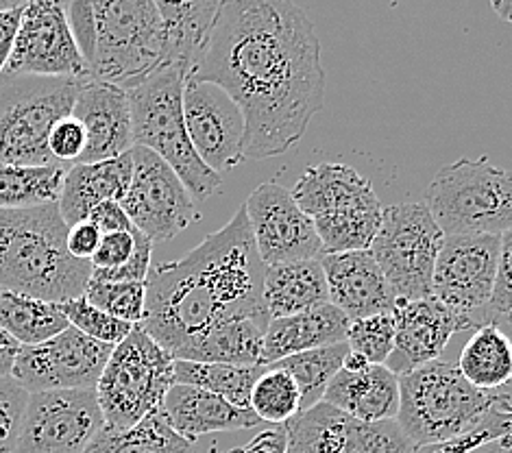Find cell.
Returning <instances> with one entry per match:
<instances>
[{"label":"cell","mask_w":512,"mask_h":453,"mask_svg":"<svg viewBox=\"0 0 512 453\" xmlns=\"http://www.w3.org/2000/svg\"><path fill=\"white\" fill-rule=\"evenodd\" d=\"M188 79L221 85L240 105L255 162L299 144L325 103L319 35L295 0H227Z\"/></svg>","instance_id":"6da1fadb"},{"label":"cell","mask_w":512,"mask_h":453,"mask_svg":"<svg viewBox=\"0 0 512 453\" xmlns=\"http://www.w3.org/2000/svg\"><path fill=\"white\" fill-rule=\"evenodd\" d=\"M264 273L247 210L240 205L199 247L175 262L151 266L140 327L175 358L218 325L242 318L271 321Z\"/></svg>","instance_id":"7a4b0ae2"},{"label":"cell","mask_w":512,"mask_h":453,"mask_svg":"<svg viewBox=\"0 0 512 453\" xmlns=\"http://www.w3.org/2000/svg\"><path fill=\"white\" fill-rule=\"evenodd\" d=\"M90 79L129 88L166 64V33L153 0H64Z\"/></svg>","instance_id":"3957f363"},{"label":"cell","mask_w":512,"mask_h":453,"mask_svg":"<svg viewBox=\"0 0 512 453\" xmlns=\"http://www.w3.org/2000/svg\"><path fill=\"white\" fill-rule=\"evenodd\" d=\"M68 229L57 203L0 210V288L51 303L83 297L92 264L70 255Z\"/></svg>","instance_id":"277c9868"},{"label":"cell","mask_w":512,"mask_h":453,"mask_svg":"<svg viewBox=\"0 0 512 453\" xmlns=\"http://www.w3.org/2000/svg\"><path fill=\"white\" fill-rule=\"evenodd\" d=\"M186 79L184 66L162 64L125 88L131 107V136L133 146H144L170 164L194 201H205L223 186V175L207 168L190 142L184 116Z\"/></svg>","instance_id":"5b68a950"},{"label":"cell","mask_w":512,"mask_h":453,"mask_svg":"<svg viewBox=\"0 0 512 453\" xmlns=\"http://www.w3.org/2000/svg\"><path fill=\"white\" fill-rule=\"evenodd\" d=\"M290 192L314 220L323 253L371 249L384 207L373 183L356 168L340 162L308 166Z\"/></svg>","instance_id":"8992f818"},{"label":"cell","mask_w":512,"mask_h":453,"mask_svg":"<svg viewBox=\"0 0 512 453\" xmlns=\"http://www.w3.org/2000/svg\"><path fill=\"white\" fill-rule=\"evenodd\" d=\"M397 423L414 445L441 443L475 430L506 395L469 384L456 364L434 360L399 375Z\"/></svg>","instance_id":"52a82bcc"},{"label":"cell","mask_w":512,"mask_h":453,"mask_svg":"<svg viewBox=\"0 0 512 453\" xmlns=\"http://www.w3.org/2000/svg\"><path fill=\"white\" fill-rule=\"evenodd\" d=\"M425 205L445 236H502L512 227V170L460 157L438 170Z\"/></svg>","instance_id":"ba28073f"},{"label":"cell","mask_w":512,"mask_h":453,"mask_svg":"<svg viewBox=\"0 0 512 453\" xmlns=\"http://www.w3.org/2000/svg\"><path fill=\"white\" fill-rule=\"evenodd\" d=\"M79 79L0 75V164H59L48 151L57 120L72 114Z\"/></svg>","instance_id":"9c48e42d"},{"label":"cell","mask_w":512,"mask_h":453,"mask_svg":"<svg viewBox=\"0 0 512 453\" xmlns=\"http://www.w3.org/2000/svg\"><path fill=\"white\" fill-rule=\"evenodd\" d=\"M175 386V358L144 332L140 325L114 347L96 384L105 425L114 430L144 421L160 410Z\"/></svg>","instance_id":"30bf717a"},{"label":"cell","mask_w":512,"mask_h":453,"mask_svg":"<svg viewBox=\"0 0 512 453\" xmlns=\"http://www.w3.org/2000/svg\"><path fill=\"white\" fill-rule=\"evenodd\" d=\"M443 242V229L425 203L386 207L371 253L397 299L414 301L432 295L434 266Z\"/></svg>","instance_id":"8fae6325"},{"label":"cell","mask_w":512,"mask_h":453,"mask_svg":"<svg viewBox=\"0 0 512 453\" xmlns=\"http://www.w3.org/2000/svg\"><path fill=\"white\" fill-rule=\"evenodd\" d=\"M499 238L445 236L432 277V297L454 312L465 332L493 323L491 301L497 279Z\"/></svg>","instance_id":"7c38bea8"},{"label":"cell","mask_w":512,"mask_h":453,"mask_svg":"<svg viewBox=\"0 0 512 453\" xmlns=\"http://www.w3.org/2000/svg\"><path fill=\"white\" fill-rule=\"evenodd\" d=\"M131 155L133 177L120 205L133 227L155 244L173 240L190 225L199 223L197 201L170 164L144 146H133Z\"/></svg>","instance_id":"4fadbf2b"},{"label":"cell","mask_w":512,"mask_h":453,"mask_svg":"<svg viewBox=\"0 0 512 453\" xmlns=\"http://www.w3.org/2000/svg\"><path fill=\"white\" fill-rule=\"evenodd\" d=\"M103 427L96 388L29 393L16 453H83Z\"/></svg>","instance_id":"5bb4252c"},{"label":"cell","mask_w":512,"mask_h":453,"mask_svg":"<svg viewBox=\"0 0 512 453\" xmlns=\"http://www.w3.org/2000/svg\"><path fill=\"white\" fill-rule=\"evenodd\" d=\"M7 75L90 79L88 64L70 31L64 0H29L22 7L20 27Z\"/></svg>","instance_id":"9a60e30c"},{"label":"cell","mask_w":512,"mask_h":453,"mask_svg":"<svg viewBox=\"0 0 512 453\" xmlns=\"http://www.w3.org/2000/svg\"><path fill=\"white\" fill-rule=\"evenodd\" d=\"M288 453H414L395 419L367 423L319 401L284 423Z\"/></svg>","instance_id":"2e32d148"},{"label":"cell","mask_w":512,"mask_h":453,"mask_svg":"<svg viewBox=\"0 0 512 453\" xmlns=\"http://www.w3.org/2000/svg\"><path fill=\"white\" fill-rule=\"evenodd\" d=\"M114 347L68 327L40 345L22 347L14 366L16 382L29 393L96 388Z\"/></svg>","instance_id":"e0dca14e"},{"label":"cell","mask_w":512,"mask_h":453,"mask_svg":"<svg viewBox=\"0 0 512 453\" xmlns=\"http://www.w3.org/2000/svg\"><path fill=\"white\" fill-rule=\"evenodd\" d=\"M245 210L264 266L321 260L323 244L314 220L277 181L260 183L245 201Z\"/></svg>","instance_id":"ac0fdd59"},{"label":"cell","mask_w":512,"mask_h":453,"mask_svg":"<svg viewBox=\"0 0 512 453\" xmlns=\"http://www.w3.org/2000/svg\"><path fill=\"white\" fill-rule=\"evenodd\" d=\"M184 116L190 142L207 168L223 175L245 162V114L221 85L186 79Z\"/></svg>","instance_id":"d6986e66"},{"label":"cell","mask_w":512,"mask_h":453,"mask_svg":"<svg viewBox=\"0 0 512 453\" xmlns=\"http://www.w3.org/2000/svg\"><path fill=\"white\" fill-rule=\"evenodd\" d=\"M395 349L386 366L397 375L441 358L449 340L465 332L460 318L436 297L397 299L395 303Z\"/></svg>","instance_id":"ffe728a7"},{"label":"cell","mask_w":512,"mask_h":453,"mask_svg":"<svg viewBox=\"0 0 512 453\" xmlns=\"http://www.w3.org/2000/svg\"><path fill=\"white\" fill-rule=\"evenodd\" d=\"M75 116L88 133V146L77 164L105 162L133 149L131 107L127 90L99 79H85L79 88Z\"/></svg>","instance_id":"44dd1931"},{"label":"cell","mask_w":512,"mask_h":453,"mask_svg":"<svg viewBox=\"0 0 512 453\" xmlns=\"http://www.w3.org/2000/svg\"><path fill=\"white\" fill-rule=\"evenodd\" d=\"M321 266L327 279L329 303L343 310L349 321L375 314H393L397 297L390 290L371 249L323 253Z\"/></svg>","instance_id":"7402d4cb"},{"label":"cell","mask_w":512,"mask_h":453,"mask_svg":"<svg viewBox=\"0 0 512 453\" xmlns=\"http://www.w3.org/2000/svg\"><path fill=\"white\" fill-rule=\"evenodd\" d=\"M162 412L168 425L190 443L207 434L251 430L262 423L251 408H238L210 390L188 384H175L168 390Z\"/></svg>","instance_id":"603a6c76"},{"label":"cell","mask_w":512,"mask_h":453,"mask_svg":"<svg viewBox=\"0 0 512 453\" xmlns=\"http://www.w3.org/2000/svg\"><path fill=\"white\" fill-rule=\"evenodd\" d=\"M351 321L334 303L316 305L301 314L271 318L266 327L262 364L268 366L303 351L347 342Z\"/></svg>","instance_id":"cb8c5ba5"},{"label":"cell","mask_w":512,"mask_h":453,"mask_svg":"<svg viewBox=\"0 0 512 453\" xmlns=\"http://www.w3.org/2000/svg\"><path fill=\"white\" fill-rule=\"evenodd\" d=\"M133 177V155L131 151L92 164H72L64 179L62 197H59V212L70 225L88 220L96 205L105 201H123Z\"/></svg>","instance_id":"d4e9b609"},{"label":"cell","mask_w":512,"mask_h":453,"mask_svg":"<svg viewBox=\"0 0 512 453\" xmlns=\"http://www.w3.org/2000/svg\"><path fill=\"white\" fill-rule=\"evenodd\" d=\"M323 401L367 423L397 419L399 375L386 364H369L362 371L343 369L329 382Z\"/></svg>","instance_id":"484cf974"},{"label":"cell","mask_w":512,"mask_h":453,"mask_svg":"<svg viewBox=\"0 0 512 453\" xmlns=\"http://www.w3.org/2000/svg\"><path fill=\"white\" fill-rule=\"evenodd\" d=\"M166 33V64L188 72L199 59L214 22L227 0H153Z\"/></svg>","instance_id":"4316f807"},{"label":"cell","mask_w":512,"mask_h":453,"mask_svg":"<svg viewBox=\"0 0 512 453\" xmlns=\"http://www.w3.org/2000/svg\"><path fill=\"white\" fill-rule=\"evenodd\" d=\"M264 303L271 318L301 314L329 303L321 260H303L266 266Z\"/></svg>","instance_id":"83f0119b"},{"label":"cell","mask_w":512,"mask_h":453,"mask_svg":"<svg viewBox=\"0 0 512 453\" xmlns=\"http://www.w3.org/2000/svg\"><path fill=\"white\" fill-rule=\"evenodd\" d=\"M268 323L271 321L242 318V321L218 325L201 338L190 342L188 347L181 349L175 355V360L258 366L262 364V349Z\"/></svg>","instance_id":"f1b7e54d"},{"label":"cell","mask_w":512,"mask_h":453,"mask_svg":"<svg viewBox=\"0 0 512 453\" xmlns=\"http://www.w3.org/2000/svg\"><path fill=\"white\" fill-rule=\"evenodd\" d=\"M458 371L480 390L506 386L512 379V340L502 327L491 323L475 329L458 358Z\"/></svg>","instance_id":"f546056e"},{"label":"cell","mask_w":512,"mask_h":453,"mask_svg":"<svg viewBox=\"0 0 512 453\" xmlns=\"http://www.w3.org/2000/svg\"><path fill=\"white\" fill-rule=\"evenodd\" d=\"M83 453H197V447L168 425L160 408L129 430L105 425Z\"/></svg>","instance_id":"4dcf8cb0"},{"label":"cell","mask_w":512,"mask_h":453,"mask_svg":"<svg viewBox=\"0 0 512 453\" xmlns=\"http://www.w3.org/2000/svg\"><path fill=\"white\" fill-rule=\"evenodd\" d=\"M68 327V318L57 303L11 290L0 292V329L16 338L22 347L40 345Z\"/></svg>","instance_id":"1f68e13d"},{"label":"cell","mask_w":512,"mask_h":453,"mask_svg":"<svg viewBox=\"0 0 512 453\" xmlns=\"http://www.w3.org/2000/svg\"><path fill=\"white\" fill-rule=\"evenodd\" d=\"M68 168V164H0V210L59 203Z\"/></svg>","instance_id":"d6a6232c"},{"label":"cell","mask_w":512,"mask_h":453,"mask_svg":"<svg viewBox=\"0 0 512 453\" xmlns=\"http://www.w3.org/2000/svg\"><path fill=\"white\" fill-rule=\"evenodd\" d=\"M266 366H238L218 362L175 360V384L197 386L223 397L238 408H249L251 390Z\"/></svg>","instance_id":"836d02e7"},{"label":"cell","mask_w":512,"mask_h":453,"mask_svg":"<svg viewBox=\"0 0 512 453\" xmlns=\"http://www.w3.org/2000/svg\"><path fill=\"white\" fill-rule=\"evenodd\" d=\"M347 353V342H338V345L332 347L288 355L284 360L273 362V366L292 375V379H295L301 390V410H308L319 401H323L329 382L343 371Z\"/></svg>","instance_id":"e575fe53"},{"label":"cell","mask_w":512,"mask_h":453,"mask_svg":"<svg viewBox=\"0 0 512 453\" xmlns=\"http://www.w3.org/2000/svg\"><path fill=\"white\" fill-rule=\"evenodd\" d=\"M249 408L260 421L284 425L301 412V390L290 373L268 364L251 390Z\"/></svg>","instance_id":"d590c367"},{"label":"cell","mask_w":512,"mask_h":453,"mask_svg":"<svg viewBox=\"0 0 512 453\" xmlns=\"http://www.w3.org/2000/svg\"><path fill=\"white\" fill-rule=\"evenodd\" d=\"M83 297L118 321L140 325L146 305V281H103L90 277Z\"/></svg>","instance_id":"8d00e7d4"},{"label":"cell","mask_w":512,"mask_h":453,"mask_svg":"<svg viewBox=\"0 0 512 453\" xmlns=\"http://www.w3.org/2000/svg\"><path fill=\"white\" fill-rule=\"evenodd\" d=\"M347 345L371 364H386L395 349V316L375 314L351 321Z\"/></svg>","instance_id":"74e56055"},{"label":"cell","mask_w":512,"mask_h":453,"mask_svg":"<svg viewBox=\"0 0 512 453\" xmlns=\"http://www.w3.org/2000/svg\"><path fill=\"white\" fill-rule=\"evenodd\" d=\"M57 305L72 327H77L85 336L105 342V345H112V347H116L118 342H123L133 332V327H136L125 321H118V318L109 316L99 308H94V305L85 297H77Z\"/></svg>","instance_id":"f35d334b"},{"label":"cell","mask_w":512,"mask_h":453,"mask_svg":"<svg viewBox=\"0 0 512 453\" xmlns=\"http://www.w3.org/2000/svg\"><path fill=\"white\" fill-rule=\"evenodd\" d=\"M27 401L29 390L22 388L14 375L0 377V453H16Z\"/></svg>","instance_id":"ab89813d"},{"label":"cell","mask_w":512,"mask_h":453,"mask_svg":"<svg viewBox=\"0 0 512 453\" xmlns=\"http://www.w3.org/2000/svg\"><path fill=\"white\" fill-rule=\"evenodd\" d=\"M142 231L133 227L131 231H114V234H103L99 249L90 260L92 271H114V268L125 266L133 260L142 240Z\"/></svg>","instance_id":"60d3db41"},{"label":"cell","mask_w":512,"mask_h":453,"mask_svg":"<svg viewBox=\"0 0 512 453\" xmlns=\"http://www.w3.org/2000/svg\"><path fill=\"white\" fill-rule=\"evenodd\" d=\"M85 146H88V133L75 116L70 114L55 122L48 136V151L59 164H77L85 153Z\"/></svg>","instance_id":"b9f144b4"},{"label":"cell","mask_w":512,"mask_h":453,"mask_svg":"<svg viewBox=\"0 0 512 453\" xmlns=\"http://www.w3.org/2000/svg\"><path fill=\"white\" fill-rule=\"evenodd\" d=\"M502 438V432L497 430L495 421L491 419V412L484 416V421L475 427V430L460 434L454 438L441 440V443H430V445H419L414 449V453H471L473 449H478L491 440Z\"/></svg>","instance_id":"7bdbcfd3"},{"label":"cell","mask_w":512,"mask_h":453,"mask_svg":"<svg viewBox=\"0 0 512 453\" xmlns=\"http://www.w3.org/2000/svg\"><path fill=\"white\" fill-rule=\"evenodd\" d=\"M512 312V227L499 238V262L495 292L491 301L493 323L499 316Z\"/></svg>","instance_id":"ee69618b"},{"label":"cell","mask_w":512,"mask_h":453,"mask_svg":"<svg viewBox=\"0 0 512 453\" xmlns=\"http://www.w3.org/2000/svg\"><path fill=\"white\" fill-rule=\"evenodd\" d=\"M101 238V229L96 227L92 220H81L77 225H70L66 244L72 257H77L81 262H90L96 249H99Z\"/></svg>","instance_id":"f6af8a7d"},{"label":"cell","mask_w":512,"mask_h":453,"mask_svg":"<svg viewBox=\"0 0 512 453\" xmlns=\"http://www.w3.org/2000/svg\"><path fill=\"white\" fill-rule=\"evenodd\" d=\"M88 220H92V223L101 229V234H114V231L133 229V223L118 201H105L101 205H96Z\"/></svg>","instance_id":"bcb514c9"},{"label":"cell","mask_w":512,"mask_h":453,"mask_svg":"<svg viewBox=\"0 0 512 453\" xmlns=\"http://www.w3.org/2000/svg\"><path fill=\"white\" fill-rule=\"evenodd\" d=\"M227 453H288V432L284 425H273L251 438L247 445L229 449Z\"/></svg>","instance_id":"7dc6e473"},{"label":"cell","mask_w":512,"mask_h":453,"mask_svg":"<svg viewBox=\"0 0 512 453\" xmlns=\"http://www.w3.org/2000/svg\"><path fill=\"white\" fill-rule=\"evenodd\" d=\"M20 16L22 9H11V11H0V75H3L11 51H14V42L20 27Z\"/></svg>","instance_id":"c3c4849f"},{"label":"cell","mask_w":512,"mask_h":453,"mask_svg":"<svg viewBox=\"0 0 512 453\" xmlns=\"http://www.w3.org/2000/svg\"><path fill=\"white\" fill-rule=\"evenodd\" d=\"M20 349V342L16 338H11L5 329H0V377L14 375V366Z\"/></svg>","instance_id":"681fc988"},{"label":"cell","mask_w":512,"mask_h":453,"mask_svg":"<svg viewBox=\"0 0 512 453\" xmlns=\"http://www.w3.org/2000/svg\"><path fill=\"white\" fill-rule=\"evenodd\" d=\"M471 453H512V436H502L497 440H491V443L473 449Z\"/></svg>","instance_id":"f907efd6"},{"label":"cell","mask_w":512,"mask_h":453,"mask_svg":"<svg viewBox=\"0 0 512 453\" xmlns=\"http://www.w3.org/2000/svg\"><path fill=\"white\" fill-rule=\"evenodd\" d=\"M369 364H371V362H369L367 358H364V355H360V353L349 349L347 358H345V364H343V369H347V371H362V369H367Z\"/></svg>","instance_id":"816d5d0a"},{"label":"cell","mask_w":512,"mask_h":453,"mask_svg":"<svg viewBox=\"0 0 512 453\" xmlns=\"http://www.w3.org/2000/svg\"><path fill=\"white\" fill-rule=\"evenodd\" d=\"M491 7L499 18L512 24V0H491Z\"/></svg>","instance_id":"f5cc1de1"},{"label":"cell","mask_w":512,"mask_h":453,"mask_svg":"<svg viewBox=\"0 0 512 453\" xmlns=\"http://www.w3.org/2000/svg\"><path fill=\"white\" fill-rule=\"evenodd\" d=\"M495 325L502 327L504 332L510 336V340H512V312H508V314H504V316H499L497 321H495Z\"/></svg>","instance_id":"db71d44e"},{"label":"cell","mask_w":512,"mask_h":453,"mask_svg":"<svg viewBox=\"0 0 512 453\" xmlns=\"http://www.w3.org/2000/svg\"><path fill=\"white\" fill-rule=\"evenodd\" d=\"M29 0H0V11H11V9H22Z\"/></svg>","instance_id":"11a10c76"},{"label":"cell","mask_w":512,"mask_h":453,"mask_svg":"<svg viewBox=\"0 0 512 453\" xmlns=\"http://www.w3.org/2000/svg\"><path fill=\"white\" fill-rule=\"evenodd\" d=\"M508 423H510V434H512V406L508 410Z\"/></svg>","instance_id":"9f6ffc18"},{"label":"cell","mask_w":512,"mask_h":453,"mask_svg":"<svg viewBox=\"0 0 512 453\" xmlns=\"http://www.w3.org/2000/svg\"><path fill=\"white\" fill-rule=\"evenodd\" d=\"M0 292H3V288H0Z\"/></svg>","instance_id":"6f0895ef"}]
</instances>
